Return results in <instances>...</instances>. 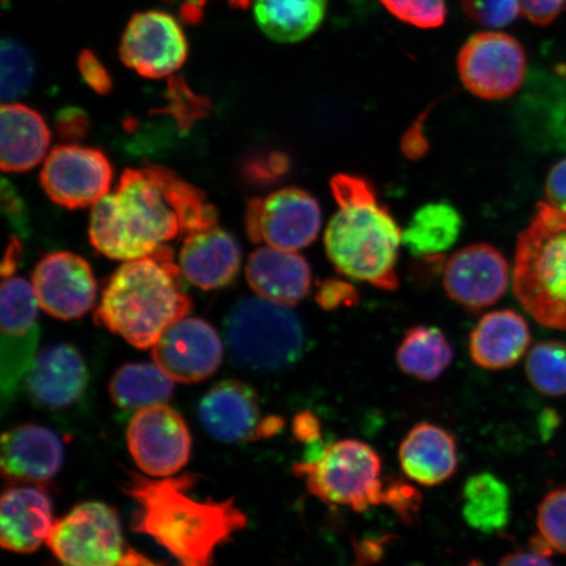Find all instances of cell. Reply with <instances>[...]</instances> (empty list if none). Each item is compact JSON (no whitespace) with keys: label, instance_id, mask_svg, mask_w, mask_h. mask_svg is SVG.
<instances>
[{"label":"cell","instance_id":"cell-1","mask_svg":"<svg viewBox=\"0 0 566 566\" xmlns=\"http://www.w3.org/2000/svg\"><path fill=\"white\" fill-rule=\"evenodd\" d=\"M217 219L202 190L171 169L127 168L115 192L94 205L90 240L106 258L130 261L157 252L182 233L214 228Z\"/></svg>","mask_w":566,"mask_h":566},{"label":"cell","instance_id":"cell-2","mask_svg":"<svg viewBox=\"0 0 566 566\" xmlns=\"http://www.w3.org/2000/svg\"><path fill=\"white\" fill-rule=\"evenodd\" d=\"M195 475L150 478L129 472L124 491L137 509L134 533L146 535L180 566H212L216 552L243 531L248 518L232 499L197 497Z\"/></svg>","mask_w":566,"mask_h":566},{"label":"cell","instance_id":"cell-3","mask_svg":"<svg viewBox=\"0 0 566 566\" xmlns=\"http://www.w3.org/2000/svg\"><path fill=\"white\" fill-rule=\"evenodd\" d=\"M331 190L338 207L324 235L331 263L346 277L394 292L402 232L391 212L365 177L338 174Z\"/></svg>","mask_w":566,"mask_h":566},{"label":"cell","instance_id":"cell-4","mask_svg":"<svg viewBox=\"0 0 566 566\" xmlns=\"http://www.w3.org/2000/svg\"><path fill=\"white\" fill-rule=\"evenodd\" d=\"M180 275L166 245L148 256L125 261L106 281L94 321L138 349L153 348L192 310Z\"/></svg>","mask_w":566,"mask_h":566},{"label":"cell","instance_id":"cell-5","mask_svg":"<svg viewBox=\"0 0 566 566\" xmlns=\"http://www.w3.org/2000/svg\"><path fill=\"white\" fill-rule=\"evenodd\" d=\"M514 294L543 327L566 332V210L537 203L515 247Z\"/></svg>","mask_w":566,"mask_h":566},{"label":"cell","instance_id":"cell-6","mask_svg":"<svg viewBox=\"0 0 566 566\" xmlns=\"http://www.w3.org/2000/svg\"><path fill=\"white\" fill-rule=\"evenodd\" d=\"M226 342L243 369L275 373L298 363L306 336L292 310L259 296L233 306L226 321Z\"/></svg>","mask_w":566,"mask_h":566},{"label":"cell","instance_id":"cell-7","mask_svg":"<svg viewBox=\"0 0 566 566\" xmlns=\"http://www.w3.org/2000/svg\"><path fill=\"white\" fill-rule=\"evenodd\" d=\"M294 473L324 504L357 513L385 505L384 463L378 452L363 441L348 438L325 446L316 455L296 463Z\"/></svg>","mask_w":566,"mask_h":566},{"label":"cell","instance_id":"cell-8","mask_svg":"<svg viewBox=\"0 0 566 566\" xmlns=\"http://www.w3.org/2000/svg\"><path fill=\"white\" fill-rule=\"evenodd\" d=\"M46 546L62 566H159L127 544L117 513L97 501L55 521Z\"/></svg>","mask_w":566,"mask_h":566},{"label":"cell","instance_id":"cell-9","mask_svg":"<svg viewBox=\"0 0 566 566\" xmlns=\"http://www.w3.org/2000/svg\"><path fill=\"white\" fill-rule=\"evenodd\" d=\"M39 300L24 279L3 281L0 298V401L2 415L15 402L21 381L38 354Z\"/></svg>","mask_w":566,"mask_h":566},{"label":"cell","instance_id":"cell-10","mask_svg":"<svg viewBox=\"0 0 566 566\" xmlns=\"http://www.w3.org/2000/svg\"><path fill=\"white\" fill-rule=\"evenodd\" d=\"M525 49L511 34L480 32L467 40L458 55L463 86L484 101L511 97L525 80Z\"/></svg>","mask_w":566,"mask_h":566},{"label":"cell","instance_id":"cell-11","mask_svg":"<svg viewBox=\"0 0 566 566\" xmlns=\"http://www.w3.org/2000/svg\"><path fill=\"white\" fill-rule=\"evenodd\" d=\"M245 226L253 243L296 252L315 242L322 209L306 190L285 188L248 203Z\"/></svg>","mask_w":566,"mask_h":566},{"label":"cell","instance_id":"cell-12","mask_svg":"<svg viewBox=\"0 0 566 566\" xmlns=\"http://www.w3.org/2000/svg\"><path fill=\"white\" fill-rule=\"evenodd\" d=\"M126 440L134 462L150 478L175 476L192 452L186 421L167 405L139 409L127 427Z\"/></svg>","mask_w":566,"mask_h":566},{"label":"cell","instance_id":"cell-13","mask_svg":"<svg viewBox=\"0 0 566 566\" xmlns=\"http://www.w3.org/2000/svg\"><path fill=\"white\" fill-rule=\"evenodd\" d=\"M198 417L207 433L222 442H253L277 436L283 429L279 416L261 412L259 396L240 380L219 381L203 396Z\"/></svg>","mask_w":566,"mask_h":566},{"label":"cell","instance_id":"cell-14","mask_svg":"<svg viewBox=\"0 0 566 566\" xmlns=\"http://www.w3.org/2000/svg\"><path fill=\"white\" fill-rule=\"evenodd\" d=\"M40 179L52 201L63 208L82 209L94 207L108 195L113 169L101 150L65 145L48 155Z\"/></svg>","mask_w":566,"mask_h":566},{"label":"cell","instance_id":"cell-15","mask_svg":"<svg viewBox=\"0 0 566 566\" xmlns=\"http://www.w3.org/2000/svg\"><path fill=\"white\" fill-rule=\"evenodd\" d=\"M119 56L140 76L160 80L184 66L188 59V41L180 24L168 13L139 12L126 27Z\"/></svg>","mask_w":566,"mask_h":566},{"label":"cell","instance_id":"cell-16","mask_svg":"<svg viewBox=\"0 0 566 566\" xmlns=\"http://www.w3.org/2000/svg\"><path fill=\"white\" fill-rule=\"evenodd\" d=\"M155 364L180 384H198L222 364L223 345L218 332L198 317H184L153 346Z\"/></svg>","mask_w":566,"mask_h":566},{"label":"cell","instance_id":"cell-17","mask_svg":"<svg viewBox=\"0 0 566 566\" xmlns=\"http://www.w3.org/2000/svg\"><path fill=\"white\" fill-rule=\"evenodd\" d=\"M32 285L49 315L73 321L95 306L97 283L87 261L70 252L49 253L35 266Z\"/></svg>","mask_w":566,"mask_h":566},{"label":"cell","instance_id":"cell-18","mask_svg":"<svg viewBox=\"0 0 566 566\" xmlns=\"http://www.w3.org/2000/svg\"><path fill=\"white\" fill-rule=\"evenodd\" d=\"M443 286L450 298L465 308L481 310L497 303L509 285V265L490 244L464 247L446 263Z\"/></svg>","mask_w":566,"mask_h":566},{"label":"cell","instance_id":"cell-19","mask_svg":"<svg viewBox=\"0 0 566 566\" xmlns=\"http://www.w3.org/2000/svg\"><path fill=\"white\" fill-rule=\"evenodd\" d=\"M61 438L39 424H20L2 437V475L13 484H44L61 471Z\"/></svg>","mask_w":566,"mask_h":566},{"label":"cell","instance_id":"cell-20","mask_svg":"<svg viewBox=\"0 0 566 566\" xmlns=\"http://www.w3.org/2000/svg\"><path fill=\"white\" fill-rule=\"evenodd\" d=\"M52 500L40 485L13 484L0 501V544L13 554H32L53 526Z\"/></svg>","mask_w":566,"mask_h":566},{"label":"cell","instance_id":"cell-21","mask_svg":"<svg viewBox=\"0 0 566 566\" xmlns=\"http://www.w3.org/2000/svg\"><path fill=\"white\" fill-rule=\"evenodd\" d=\"M24 380L35 405L63 409L73 406L86 391L88 370L74 346L61 344L39 353Z\"/></svg>","mask_w":566,"mask_h":566},{"label":"cell","instance_id":"cell-22","mask_svg":"<svg viewBox=\"0 0 566 566\" xmlns=\"http://www.w3.org/2000/svg\"><path fill=\"white\" fill-rule=\"evenodd\" d=\"M402 473L413 483L433 488L455 475L459 449L455 437L440 424L420 422L410 429L399 448Z\"/></svg>","mask_w":566,"mask_h":566},{"label":"cell","instance_id":"cell-23","mask_svg":"<svg viewBox=\"0 0 566 566\" xmlns=\"http://www.w3.org/2000/svg\"><path fill=\"white\" fill-rule=\"evenodd\" d=\"M242 265V251L235 239L222 229L190 233L180 252L184 277L202 290L230 285Z\"/></svg>","mask_w":566,"mask_h":566},{"label":"cell","instance_id":"cell-24","mask_svg":"<svg viewBox=\"0 0 566 566\" xmlns=\"http://www.w3.org/2000/svg\"><path fill=\"white\" fill-rule=\"evenodd\" d=\"M247 281L260 298L295 306L310 292L307 260L292 251L263 247L252 252L245 269Z\"/></svg>","mask_w":566,"mask_h":566},{"label":"cell","instance_id":"cell-25","mask_svg":"<svg viewBox=\"0 0 566 566\" xmlns=\"http://www.w3.org/2000/svg\"><path fill=\"white\" fill-rule=\"evenodd\" d=\"M531 342L528 324L513 310L493 311L480 318L470 336L473 364L481 369H511L527 353Z\"/></svg>","mask_w":566,"mask_h":566},{"label":"cell","instance_id":"cell-26","mask_svg":"<svg viewBox=\"0 0 566 566\" xmlns=\"http://www.w3.org/2000/svg\"><path fill=\"white\" fill-rule=\"evenodd\" d=\"M51 146V132L40 113L24 104L0 109V166L4 172H25L40 165Z\"/></svg>","mask_w":566,"mask_h":566},{"label":"cell","instance_id":"cell-27","mask_svg":"<svg viewBox=\"0 0 566 566\" xmlns=\"http://www.w3.org/2000/svg\"><path fill=\"white\" fill-rule=\"evenodd\" d=\"M327 0H254L260 30L277 42H300L323 23Z\"/></svg>","mask_w":566,"mask_h":566},{"label":"cell","instance_id":"cell-28","mask_svg":"<svg viewBox=\"0 0 566 566\" xmlns=\"http://www.w3.org/2000/svg\"><path fill=\"white\" fill-rule=\"evenodd\" d=\"M454 360V349L440 328L416 325L402 337L396 363L399 369L417 380L434 381L441 378Z\"/></svg>","mask_w":566,"mask_h":566},{"label":"cell","instance_id":"cell-29","mask_svg":"<svg viewBox=\"0 0 566 566\" xmlns=\"http://www.w3.org/2000/svg\"><path fill=\"white\" fill-rule=\"evenodd\" d=\"M463 230V218L450 202L423 205L402 232V243L417 258L448 252Z\"/></svg>","mask_w":566,"mask_h":566},{"label":"cell","instance_id":"cell-30","mask_svg":"<svg viewBox=\"0 0 566 566\" xmlns=\"http://www.w3.org/2000/svg\"><path fill=\"white\" fill-rule=\"evenodd\" d=\"M462 514L467 525L481 534L501 533L511 521V491L493 473H476L463 486Z\"/></svg>","mask_w":566,"mask_h":566},{"label":"cell","instance_id":"cell-31","mask_svg":"<svg viewBox=\"0 0 566 566\" xmlns=\"http://www.w3.org/2000/svg\"><path fill=\"white\" fill-rule=\"evenodd\" d=\"M174 381L157 364H127L113 375L109 394L122 409L166 405L172 398Z\"/></svg>","mask_w":566,"mask_h":566},{"label":"cell","instance_id":"cell-32","mask_svg":"<svg viewBox=\"0 0 566 566\" xmlns=\"http://www.w3.org/2000/svg\"><path fill=\"white\" fill-rule=\"evenodd\" d=\"M526 374L531 386L548 398L566 395V344L543 342L527 353Z\"/></svg>","mask_w":566,"mask_h":566},{"label":"cell","instance_id":"cell-33","mask_svg":"<svg viewBox=\"0 0 566 566\" xmlns=\"http://www.w3.org/2000/svg\"><path fill=\"white\" fill-rule=\"evenodd\" d=\"M537 536L531 547L551 555H566V486L549 492L537 507Z\"/></svg>","mask_w":566,"mask_h":566},{"label":"cell","instance_id":"cell-34","mask_svg":"<svg viewBox=\"0 0 566 566\" xmlns=\"http://www.w3.org/2000/svg\"><path fill=\"white\" fill-rule=\"evenodd\" d=\"M2 80H0V95L2 102L12 103L30 91L34 77V63L32 55L15 40H3L2 51Z\"/></svg>","mask_w":566,"mask_h":566},{"label":"cell","instance_id":"cell-35","mask_svg":"<svg viewBox=\"0 0 566 566\" xmlns=\"http://www.w3.org/2000/svg\"><path fill=\"white\" fill-rule=\"evenodd\" d=\"M396 19L430 30L444 24L448 18L446 0H379Z\"/></svg>","mask_w":566,"mask_h":566},{"label":"cell","instance_id":"cell-36","mask_svg":"<svg viewBox=\"0 0 566 566\" xmlns=\"http://www.w3.org/2000/svg\"><path fill=\"white\" fill-rule=\"evenodd\" d=\"M460 4L467 17L488 28L511 25L522 13L520 0H460Z\"/></svg>","mask_w":566,"mask_h":566},{"label":"cell","instance_id":"cell-37","mask_svg":"<svg viewBox=\"0 0 566 566\" xmlns=\"http://www.w3.org/2000/svg\"><path fill=\"white\" fill-rule=\"evenodd\" d=\"M316 302L325 311L353 307L359 302V293L349 282L328 279L318 283Z\"/></svg>","mask_w":566,"mask_h":566},{"label":"cell","instance_id":"cell-38","mask_svg":"<svg viewBox=\"0 0 566 566\" xmlns=\"http://www.w3.org/2000/svg\"><path fill=\"white\" fill-rule=\"evenodd\" d=\"M385 505L391 507L402 520L412 521L420 511L421 494L405 481L391 480L387 484Z\"/></svg>","mask_w":566,"mask_h":566},{"label":"cell","instance_id":"cell-39","mask_svg":"<svg viewBox=\"0 0 566 566\" xmlns=\"http://www.w3.org/2000/svg\"><path fill=\"white\" fill-rule=\"evenodd\" d=\"M521 10L531 23L548 25L566 10V0H520Z\"/></svg>","mask_w":566,"mask_h":566},{"label":"cell","instance_id":"cell-40","mask_svg":"<svg viewBox=\"0 0 566 566\" xmlns=\"http://www.w3.org/2000/svg\"><path fill=\"white\" fill-rule=\"evenodd\" d=\"M80 70L84 82L96 91L97 94L105 95L112 88V81L105 67L102 65L94 53L84 51L80 55Z\"/></svg>","mask_w":566,"mask_h":566},{"label":"cell","instance_id":"cell-41","mask_svg":"<svg viewBox=\"0 0 566 566\" xmlns=\"http://www.w3.org/2000/svg\"><path fill=\"white\" fill-rule=\"evenodd\" d=\"M2 209L13 229L20 232L27 231L24 203L6 179L2 181Z\"/></svg>","mask_w":566,"mask_h":566},{"label":"cell","instance_id":"cell-42","mask_svg":"<svg viewBox=\"0 0 566 566\" xmlns=\"http://www.w3.org/2000/svg\"><path fill=\"white\" fill-rule=\"evenodd\" d=\"M546 197L552 207L566 210V158L552 167L546 181Z\"/></svg>","mask_w":566,"mask_h":566},{"label":"cell","instance_id":"cell-43","mask_svg":"<svg viewBox=\"0 0 566 566\" xmlns=\"http://www.w3.org/2000/svg\"><path fill=\"white\" fill-rule=\"evenodd\" d=\"M62 138L80 139L88 129L87 117L80 109L69 108L62 111L56 118Z\"/></svg>","mask_w":566,"mask_h":566},{"label":"cell","instance_id":"cell-44","mask_svg":"<svg viewBox=\"0 0 566 566\" xmlns=\"http://www.w3.org/2000/svg\"><path fill=\"white\" fill-rule=\"evenodd\" d=\"M293 433L296 440L311 446H315L322 441L321 422H318L316 416L308 412V410H303V412L295 416Z\"/></svg>","mask_w":566,"mask_h":566},{"label":"cell","instance_id":"cell-45","mask_svg":"<svg viewBox=\"0 0 566 566\" xmlns=\"http://www.w3.org/2000/svg\"><path fill=\"white\" fill-rule=\"evenodd\" d=\"M430 108L423 113L417 122L410 126V129L406 133L405 138L401 140V150L408 157V159H420L428 151V144L424 140L422 129L423 119L427 118Z\"/></svg>","mask_w":566,"mask_h":566},{"label":"cell","instance_id":"cell-46","mask_svg":"<svg viewBox=\"0 0 566 566\" xmlns=\"http://www.w3.org/2000/svg\"><path fill=\"white\" fill-rule=\"evenodd\" d=\"M549 556L530 547V551L513 552L501 558L499 566H554Z\"/></svg>","mask_w":566,"mask_h":566},{"label":"cell","instance_id":"cell-47","mask_svg":"<svg viewBox=\"0 0 566 566\" xmlns=\"http://www.w3.org/2000/svg\"><path fill=\"white\" fill-rule=\"evenodd\" d=\"M232 7L235 9H248L251 0H229ZM207 3V0H188L186 4L182 7V17L188 21H198L201 18V10L203 4Z\"/></svg>","mask_w":566,"mask_h":566},{"label":"cell","instance_id":"cell-48","mask_svg":"<svg viewBox=\"0 0 566 566\" xmlns=\"http://www.w3.org/2000/svg\"><path fill=\"white\" fill-rule=\"evenodd\" d=\"M19 252H21L20 243L17 239H13L12 242L9 244V248H7L2 263V274L4 280L10 279L11 274L15 272L19 261Z\"/></svg>","mask_w":566,"mask_h":566},{"label":"cell","instance_id":"cell-49","mask_svg":"<svg viewBox=\"0 0 566 566\" xmlns=\"http://www.w3.org/2000/svg\"><path fill=\"white\" fill-rule=\"evenodd\" d=\"M464 566H483L479 562H471L470 564H467Z\"/></svg>","mask_w":566,"mask_h":566}]
</instances>
